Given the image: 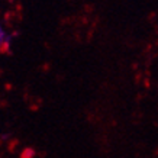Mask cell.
<instances>
[{"instance_id":"obj_1","label":"cell","mask_w":158,"mask_h":158,"mask_svg":"<svg viewBox=\"0 0 158 158\" xmlns=\"http://www.w3.org/2000/svg\"><path fill=\"white\" fill-rule=\"evenodd\" d=\"M9 45H10V35L0 25V51H6V49L9 48Z\"/></svg>"}]
</instances>
